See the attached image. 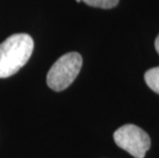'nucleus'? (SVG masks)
<instances>
[{"label": "nucleus", "instance_id": "f257e3e1", "mask_svg": "<svg viewBox=\"0 0 159 158\" xmlns=\"http://www.w3.org/2000/svg\"><path fill=\"white\" fill-rule=\"evenodd\" d=\"M34 49V40L27 33H18L0 44V78L18 73L29 61Z\"/></svg>", "mask_w": 159, "mask_h": 158}, {"label": "nucleus", "instance_id": "f03ea898", "mask_svg": "<svg viewBox=\"0 0 159 158\" xmlns=\"http://www.w3.org/2000/svg\"><path fill=\"white\" fill-rule=\"evenodd\" d=\"M82 67V56L72 52L62 56L52 66L46 76V83L55 92H62L73 83Z\"/></svg>", "mask_w": 159, "mask_h": 158}, {"label": "nucleus", "instance_id": "7ed1b4c3", "mask_svg": "<svg viewBox=\"0 0 159 158\" xmlns=\"http://www.w3.org/2000/svg\"><path fill=\"white\" fill-rule=\"evenodd\" d=\"M116 145L134 158H144L151 147L149 134L134 124H124L113 134Z\"/></svg>", "mask_w": 159, "mask_h": 158}, {"label": "nucleus", "instance_id": "20e7f679", "mask_svg": "<svg viewBox=\"0 0 159 158\" xmlns=\"http://www.w3.org/2000/svg\"><path fill=\"white\" fill-rule=\"evenodd\" d=\"M145 81H146L147 85L159 95V67H155V68L149 69L148 71L145 73Z\"/></svg>", "mask_w": 159, "mask_h": 158}, {"label": "nucleus", "instance_id": "39448f33", "mask_svg": "<svg viewBox=\"0 0 159 158\" xmlns=\"http://www.w3.org/2000/svg\"><path fill=\"white\" fill-rule=\"evenodd\" d=\"M86 5H89L91 7H98L103 9H110L115 7L119 0H81Z\"/></svg>", "mask_w": 159, "mask_h": 158}, {"label": "nucleus", "instance_id": "423d86ee", "mask_svg": "<svg viewBox=\"0 0 159 158\" xmlns=\"http://www.w3.org/2000/svg\"><path fill=\"white\" fill-rule=\"evenodd\" d=\"M155 49H156L157 53L159 55V35L156 37V40H155Z\"/></svg>", "mask_w": 159, "mask_h": 158}, {"label": "nucleus", "instance_id": "0eeeda50", "mask_svg": "<svg viewBox=\"0 0 159 158\" xmlns=\"http://www.w3.org/2000/svg\"><path fill=\"white\" fill-rule=\"evenodd\" d=\"M75 1H76L77 3H80V2H81V0H75Z\"/></svg>", "mask_w": 159, "mask_h": 158}]
</instances>
